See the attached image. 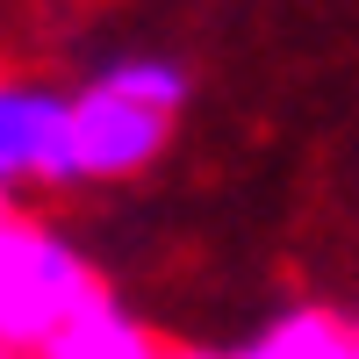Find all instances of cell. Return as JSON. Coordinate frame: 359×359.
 <instances>
[{"instance_id":"1","label":"cell","mask_w":359,"mask_h":359,"mask_svg":"<svg viewBox=\"0 0 359 359\" xmlns=\"http://www.w3.org/2000/svg\"><path fill=\"white\" fill-rule=\"evenodd\" d=\"M187 101V72L172 57H115L72 94V172L79 180H130L158 165L172 144V115Z\"/></svg>"},{"instance_id":"2","label":"cell","mask_w":359,"mask_h":359,"mask_svg":"<svg viewBox=\"0 0 359 359\" xmlns=\"http://www.w3.org/2000/svg\"><path fill=\"white\" fill-rule=\"evenodd\" d=\"M108 294L57 230H36V223H0V352L8 359H36L65 323Z\"/></svg>"},{"instance_id":"3","label":"cell","mask_w":359,"mask_h":359,"mask_svg":"<svg viewBox=\"0 0 359 359\" xmlns=\"http://www.w3.org/2000/svg\"><path fill=\"white\" fill-rule=\"evenodd\" d=\"M22 187H79L72 94L43 79H0V201Z\"/></svg>"},{"instance_id":"4","label":"cell","mask_w":359,"mask_h":359,"mask_svg":"<svg viewBox=\"0 0 359 359\" xmlns=\"http://www.w3.org/2000/svg\"><path fill=\"white\" fill-rule=\"evenodd\" d=\"M36 359H208V352H172V345H158L123 302H115V294H94V302H86Z\"/></svg>"},{"instance_id":"5","label":"cell","mask_w":359,"mask_h":359,"mask_svg":"<svg viewBox=\"0 0 359 359\" xmlns=\"http://www.w3.org/2000/svg\"><path fill=\"white\" fill-rule=\"evenodd\" d=\"M230 359H359V323L323 316V309H294V316H280L259 345L230 352Z\"/></svg>"},{"instance_id":"6","label":"cell","mask_w":359,"mask_h":359,"mask_svg":"<svg viewBox=\"0 0 359 359\" xmlns=\"http://www.w3.org/2000/svg\"><path fill=\"white\" fill-rule=\"evenodd\" d=\"M0 223H8V201H0Z\"/></svg>"},{"instance_id":"7","label":"cell","mask_w":359,"mask_h":359,"mask_svg":"<svg viewBox=\"0 0 359 359\" xmlns=\"http://www.w3.org/2000/svg\"><path fill=\"white\" fill-rule=\"evenodd\" d=\"M0 359H8V352H0Z\"/></svg>"}]
</instances>
